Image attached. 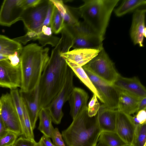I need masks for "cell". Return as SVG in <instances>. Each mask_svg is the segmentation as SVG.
Masks as SVG:
<instances>
[{
    "instance_id": "1",
    "label": "cell",
    "mask_w": 146,
    "mask_h": 146,
    "mask_svg": "<svg viewBox=\"0 0 146 146\" xmlns=\"http://www.w3.org/2000/svg\"><path fill=\"white\" fill-rule=\"evenodd\" d=\"M62 38L52 51L38 83L39 106L47 107L63 87L70 67L60 56Z\"/></svg>"
},
{
    "instance_id": "2",
    "label": "cell",
    "mask_w": 146,
    "mask_h": 146,
    "mask_svg": "<svg viewBox=\"0 0 146 146\" xmlns=\"http://www.w3.org/2000/svg\"><path fill=\"white\" fill-rule=\"evenodd\" d=\"M49 48L36 43L23 48L20 54L21 82L20 92L27 93L38 85L42 74L49 60Z\"/></svg>"
},
{
    "instance_id": "3",
    "label": "cell",
    "mask_w": 146,
    "mask_h": 146,
    "mask_svg": "<svg viewBox=\"0 0 146 146\" xmlns=\"http://www.w3.org/2000/svg\"><path fill=\"white\" fill-rule=\"evenodd\" d=\"M119 0H84L78 7L70 9L82 18L103 42L113 11Z\"/></svg>"
},
{
    "instance_id": "4",
    "label": "cell",
    "mask_w": 146,
    "mask_h": 146,
    "mask_svg": "<svg viewBox=\"0 0 146 146\" xmlns=\"http://www.w3.org/2000/svg\"><path fill=\"white\" fill-rule=\"evenodd\" d=\"M96 115L89 117L87 108L73 119L62 132L66 146H97L101 132Z\"/></svg>"
},
{
    "instance_id": "5",
    "label": "cell",
    "mask_w": 146,
    "mask_h": 146,
    "mask_svg": "<svg viewBox=\"0 0 146 146\" xmlns=\"http://www.w3.org/2000/svg\"><path fill=\"white\" fill-rule=\"evenodd\" d=\"M82 67L112 84L119 74L103 47L96 56Z\"/></svg>"
},
{
    "instance_id": "6",
    "label": "cell",
    "mask_w": 146,
    "mask_h": 146,
    "mask_svg": "<svg viewBox=\"0 0 146 146\" xmlns=\"http://www.w3.org/2000/svg\"><path fill=\"white\" fill-rule=\"evenodd\" d=\"M74 74L70 68L64 85L62 88L47 107L49 111L52 122L60 124L63 116L62 108L68 101L74 87L73 84Z\"/></svg>"
},
{
    "instance_id": "7",
    "label": "cell",
    "mask_w": 146,
    "mask_h": 146,
    "mask_svg": "<svg viewBox=\"0 0 146 146\" xmlns=\"http://www.w3.org/2000/svg\"><path fill=\"white\" fill-rule=\"evenodd\" d=\"M0 98L1 103L0 114L7 131L14 133L18 136L23 135L19 117L10 94H3Z\"/></svg>"
},
{
    "instance_id": "8",
    "label": "cell",
    "mask_w": 146,
    "mask_h": 146,
    "mask_svg": "<svg viewBox=\"0 0 146 146\" xmlns=\"http://www.w3.org/2000/svg\"><path fill=\"white\" fill-rule=\"evenodd\" d=\"M49 0H43L38 6L24 10L21 15L22 20L27 30L41 33L42 28L47 12Z\"/></svg>"
},
{
    "instance_id": "9",
    "label": "cell",
    "mask_w": 146,
    "mask_h": 146,
    "mask_svg": "<svg viewBox=\"0 0 146 146\" xmlns=\"http://www.w3.org/2000/svg\"><path fill=\"white\" fill-rule=\"evenodd\" d=\"M103 100V104L106 107L117 110L119 92L112 84L84 69Z\"/></svg>"
},
{
    "instance_id": "10",
    "label": "cell",
    "mask_w": 146,
    "mask_h": 146,
    "mask_svg": "<svg viewBox=\"0 0 146 146\" xmlns=\"http://www.w3.org/2000/svg\"><path fill=\"white\" fill-rule=\"evenodd\" d=\"M21 82L20 65L14 66L8 59L0 61V87L16 89L20 88Z\"/></svg>"
},
{
    "instance_id": "11",
    "label": "cell",
    "mask_w": 146,
    "mask_h": 146,
    "mask_svg": "<svg viewBox=\"0 0 146 146\" xmlns=\"http://www.w3.org/2000/svg\"><path fill=\"white\" fill-rule=\"evenodd\" d=\"M22 0H5L0 10V25L9 27L20 20L24 10Z\"/></svg>"
},
{
    "instance_id": "12",
    "label": "cell",
    "mask_w": 146,
    "mask_h": 146,
    "mask_svg": "<svg viewBox=\"0 0 146 146\" xmlns=\"http://www.w3.org/2000/svg\"><path fill=\"white\" fill-rule=\"evenodd\" d=\"M117 90L134 96L140 99L146 97V90L136 77L128 78L119 74L112 84Z\"/></svg>"
},
{
    "instance_id": "13",
    "label": "cell",
    "mask_w": 146,
    "mask_h": 146,
    "mask_svg": "<svg viewBox=\"0 0 146 146\" xmlns=\"http://www.w3.org/2000/svg\"><path fill=\"white\" fill-rule=\"evenodd\" d=\"M132 116L117 111L115 132L128 146L131 145L135 129Z\"/></svg>"
},
{
    "instance_id": "14",
    "label": "cell",
    "mask_w": 146,
    "mask_h": 146,
    "mask_svg": "<svg viewBox=\"0 0 146 146\" xmlns=\"http://www.w3.org/2000/svg\"><path fill=\"white\" fill-rule=\"evenodd\" d=\"M145 13V9H137L134 11L130 30V37L133 43L141 47L143 46L144 38L146 36Z\"/></svg>"
},
{
    "instance_id": "15",
    "label": "cell",
    "mask_w": 146,
    "mask_h": 146,
    "mask_svg": "<svg viewBox=\"0 0 146 146\" xmlns=\"http://www.w3.org/2000/svg\"><path fill=\"white\" fill-rule=\"evenodd\" d=\"M103 47L75 48L66 52L60 53V56L65 60L82 67L96 56Z\"/></svg>"
},
{
    "instance_id": "16",
    "label": "cell",
    "mask_w": 146,
    "mask_h": 146,
    "mask_svg": "<svg viewBox=\"0 0 146 146\" xmlns=\"http://www.w3.org/2000/svg\"><path fill=\"white\" fill-rule=\"evenodd\" d=\"M117 113V110L108 108L103 104L100 105L96 116L101 132H115Z\"/></svg>"
},
{
    "instance_id": "17",
    "label": "cell",
    "mask_w": 146,
    "mask_h": 146,
    "mask_svg": "<svg viewBox=\"0 0 146 146\" xmlns=\"http://www.w3.org/2000/svg\"><path fill=\"white\" fill-rule=\"evenodd\" d=\"M89 99L88 93L83 89L74 87L68 100L70 114L72 119L87 108Z\"/></svg>"
},
{
    "instance_id": "18",
    "label": "cell",
    "mask_w": 146,
    "mask_h": 146,
    "mask_svg": "<svg viewBox=\"0 0 146 146\" xmlns=\"http://www.w3.org/2000/svg\"><path fill=\"white\" fill-rule=\"evenodd\" d=\"M23 98L26 105L31 125L33 129L35 128L36 123L38 118L40 110L39 106V90L38 85L33 90L24 93L26 95Z\"/></svg>"
},
{
    "instance_id": "19",
    "label": "cell",
    "mask_w": 146,
    "mask_h": 146,
    "mask_svg": "<svg viewBox=\"0 0 146 146\" xmlns=\"http://www.w3.org/2000/svg\"><path fill=\"white\" fill-rule=\"evenodd\" d=\"M118 90L119 95L117 110L129 115L137 113L141 99L125 92Z\"/></svg>"
},
{
    "instance_id": "20",
    "label": "cell",
    "mask_w": 146,
    "mask_h": 146,
    "mask_svg": "<svg viewBox=\"0 0 146 146\" xmlns=\"http://www.w3.org/2000/svg\"><path fill=\"white\" fill-rule=\"evenodd\" d=\"M65 26L74 37H82L100 45L103 44L102 41L98 35L84 21L74 26L65 24Z\"/></svg>"
},
{
    "instance_id": "21",
    "label": "cell",
    "mask_w": 146,
    "mask_h": 146,
    "mask_svg": "<svg viewBox=\"0 0 146 146\" xmlns=\"http://www.w3.org/2000/svg\"><path fill=\"white\" fill-rule=\"evenodd\" d=\"M66 61L74 74L93 93L95 94L98 99L103 103V100L98 92L95 87L91 80L86 73L82 67L70 61Z\"/></svg>"
},
{
    "instance_id": "22",
    "label": "cell",
    "mask_w": 146,
    "mask_h": 146,
    "mask_svg": "<svg viewBox=\"0 0 146 146\" xmlns=\"http://www.w3.org/2000/svg\"><path fill=\"white\" fill-rule=\"evenodd\" d=\"M38 117L39 122L38 129L43 135L51 138L54 128L52 125L51 117L47 107L40 108Z\"/></svg>"
},
{
    "instance_id": "23",
    "label": "cell",
    "mask_w": 146,
    "mask_h": 146,
    "mask_svg": "<svg viewBox=\"0 0 146 146\" xmlns=\"http://www.w3.org/2000/svg\"><path fill=\"white\" fill-rule=\"evenodd\" d=\"M96 146H128L127 144L114 132H101Z\"/></svg>"
},
{
    "instance_id": "24",
    "label": "cell",
    "mask_w": 146,
    "mask_h": 146,
    "mask_svg": "<svg viewBox=\"0 0 146 146\" xmlns=\"http://www.w3.org/2000/svg\"><path fill=\"white\" fill-rule=\"evenodd\" d=\"M57 9L63 18L65 24L74 26L79 22L78 18L74 16L68 7L61 0H50Z\"/></svg>"
},
{
    "instance_id": "25",
    "label": "cell",
    "mask_w": 146,
    "mask_h": 146,
    "mask_svg": "<svg viewBox=\"0 0 146 146\" xmlns=\"http://www.w3.org/2000/svg\"><path fill=\"white\" fill-rule=\"evenodd\" d=\"M23 48L20 43L0 35V53L7 56L16 52L21 53Z\"/></svg>"
},
{
    "instance_id": "26",
    "label": "cell",
    "mask_w": 146,
    "mask_h": 146,
    "mask_svg": "<svg viewBox=\"0 0 146 146\" xmlns=\"http://www.w3.org/2000/svg\"><path fill=\"white\" fill-rule=\"evenodd\" d=\"M145 0H125L123 1L119 6L114 10L115 15L120 17L137 9L139 7L145 5Z\"/></svg>"
},
{
    "instance_id": "27",
    "label": "cell",
    "mask_w": 146,
    "mask_h": 146,
    "mask_svg": "<svg viewBox=\"0 0 146 146\" xmlns=\"http://www.w3.org/2000/svg\"><path fill=\"white\" fill-rule=\"evenodd\" d=\"M10 94L19 117L23 135L25 130V127L21 95L20 91L19 92L17 88L11 90Z\"/></svg>"
},
{
    "instance_id": "28",
    "label": "cell",
    "mask_w": 146,
    "mask_h": 146,
    "mask_svg": "<svg viewBox=\"0 0 146 146\" xmlns=\"http://www.w3.org/2000/svg\"><path fill=\"white\" fill-rule=\"evenodd\" d=\"M146 146V123L135 127L133 139L131 146Z\"/></svg>"
},
{
    "instance_id": "29",
    "label": "cell",
    "mask_w": 146,
    "mask_h": 146,
    "mask_svg": "<svg viewBox=\"0 0 146 146\" xmlns=\"http://www.w3.org/2000/svg\"><path fill=\"white\" fill-rule=\"evenodd\" d=\"M22 104L23 111L25 130L23 135L24 137L34 140V136L33 129L27 108L23 98L21 94Z\"/></svg>"
},
{
    "instance_id": "30",
    "label": "cell",
    "mask_w": 146,
    "mask_h": 146,
    "mask_svg": "<svg viewBox=\"0 0 146 146\" xmlns=\"http://www.w3.org/2000/svg\"><path fill=\"white\" fill-rule=\"evenodd\" d=\"M50 26L52 32L55 34L60 33L65 26L64 20L55 6L50 21Z\"/></svg>"
},
{
    "instance_id": "31",
    "label": "cell",
    "mask_w": 146,
    "mask_h": 146,
    "mask_svg": "<svg viewBox=\"0 0 146 146\" xmlns=\"http://www.w3.org/2000/svg\"><path fill=\"white\" fill-rule=\"evenodd\" d=\"M60 32L62 34L61 53L68 52L72 47L73 37L65 26Z\"/></svg>"
},
{
    "instance_id": "32",
    "label": "cell",
    "mask_w": 146,
    "mask_h": 146,
    "mask_svg": "<svg viewBox=\"0 0 146 146\" xmlns=\"http://www.w3.org/2000/svg\"><path fill=\"white\" fill-rule=\"evenodd\" d=\"M60 38L54 36H48L42 33L38 35L37 40L41 46L43 47L47 44L51 45L52 46H55L59 42Z\"/></svg>"
},
{
    "instance_id": "33",
    "label": "cell",
    "mask_w": 146,
    "mask_h": 146,
    "mask_svg": "<svg viewBox=\"0 0 146 146\" xmlns=\"http://www.w3.org/2000/svg\"><path fill=\"white\" fill-rule=\"evenodd\" d=\"M100 106L97 97L95 94H93L87 106V111L88 116L90 117L96 116Z\"/></svg>"
},
{
    "instance_id": "34",
    "label": "cell",
    "mask_w": 146,
    "mask_h": 146,
    "mask_svg": "<svg viewBox=\"0 0 146 146\" xmlns=\"http://www.w3.org/2000/svg\"><path fill=\"white\" fill-rule=\"evenodd\" d=\"M18 136L15 133L7 131L0 138V146L12 145L17 139Z\"/></svg>"
},
{
    "instance_id": "35",
    "label": "cell",
    "mask_w": 146,
    "mask_h": 146,
    "mask_svg": "<svg viewBox=\"0 0 146 146\" xmlns=\"http://www.w3.org/2000/svg\"><path fill=\"white\" fill-rule=\"evenodd\" d=\"M51 138L54 146H66L62 133H60L57 128H54Z\"/></svg>"
},
{
    "instance_id": "36",
    "label": "cell",
    "mask_w": 146,
    "mask_h": 146,
    "mask_svg": "<svg viewBox=\"0 0 146 146\" xmlns=\"http://www.w3.org/2000/svg\"><path fill=\"white\" fill-rule=\"evenodd\" d=\"M132 118L135 127L146 123V109L138 111Z\"/></svg>"
},
{
    "instance_id": "37",
    "label": "cell",
    "mask_w": 146,
    "mask_h": 146,
    "mask_svg": "<svg viewBox=\"0 0 146 146\" xmlns=\"http://www.w3.org/2000/svg\"><path fill=\"white\" fill-rule=\"evenodd\" d=\"M38 34L35 32L27 31L23 36L17 37L13 39L21 43L26 44L28 41L31 40H37Z\"/></svg>"
},
{
    "instance_id": "38",
    "label": "cell",
    "mask_w": 146,
    "mask_h": 146,
    "mask_svg": "<svg viewBox=\"0 0 146 146\" xmlns=\"http://www.w3.org/2000/svg\"><path fill=\"white\" fill-rule=\"evenodd\" d=\"M36 142L34 140L21 137L17 139L12 146H34Z\"/></svg>"
},
{
    "instance_id": "39",
    "label": "cell",
    "mask_w": 146,
    "mask_h": 146,
    "mask_svg": "<svg viewBox=\"0 0 146 146\" xmlns=\"http://www.w3.org/2000/svg\"><path fill=\"white\" fill-rule=\"evenodd\" d=\"M54 7L53 3L49 0L48 8L43 26L50 27V21Z\"/></svg>"
},
{
    "instance_id": "40",
    "label": "cell",
    "mask_w": 146,
    "mask_h": 146,
    "mask_svg": "<svg viewBox=\"0 0 146 146\" xmlns=\"http://www.w3.org/2000/svg\"><path fill=\"white\" fill-rule=\"evenodd\" d=\"M42 0H22L21 5L24 10L35 7L42 2Z\"/></svg>"
},
{
    "instance_id": "41",
    "label": "cell",
    "mask_w": 146,
    "mask_h": 146,
    "mask_svg": "<svg viewBox=\"0 0 146 146\" xmlns=\"http://www.w3.org/2000/svg\"><path fill=\"white\" fill-rule=\"evenodd\" d=\"M20 53L17 52L8 56V59L11 64L14 66H17L20 65Z\"/></svg>"
},
{
    "instance_id": "42",
    "label": "cell",
    "mask_w": 146,
    "mask_h": 146,
    "mask_svg": "<svg viewBox=\"0 0 146 146\" xmlns=\"http://www.w3.org/2000/svg\"><path fill=\"white\" fill-rule=\"evenodd\" d=\"M40 140L42 146H54L51 141L50 138L43 135Z\"/></svg>"
},
{
    "instance_id": "43",
    "label": "cell",
    "mask_w": 146,
    "mask_h": 146,
    "mask_svg": "<svg viewBox=\"0 0 146 146\" xmlns=\"http://www.w3.org/2000/svg\"><path fill=\"white\" fill-rule=\"evenodd\" d=\"M41 33L45 35L50 36L52 35V32L50 27L43 26L42 28Z\"/></svg>"
},
{
    "instance_id": "44",
    "label": "cell",
    "mask_w": 146,
    "mask_h": 146,
    "mask_svg": "<svg viewBox=\"0 0 146 146\" xmlns=\"http://www.w3.org/2000/svg\"><path fill=\"white\" fill-rule=\"evenodd\" d=\"M146 109V97L141 99L139 101L137 112L141 110Z\"/></svg>"
},
{
    "instance_id": "45",
    "label": "cell",
    "mask_w": 146,
    "mask_h": 146,
    "mask_svg": "<svg viewBox=\"0 0 146 146\" xmlns=\"http://www.w3.org/2000/svg\"><path fill=\"white\" fill-rule=\"evenodd\" d=\"M7 131L4 124L0 114V138Z\"/></svg>"
},
{
    "instance_id": "46",
    "label": "cell",
    "mask_w": 146,
    "mask_h": 146,
    "mask_svg": "<svg viewBox=\"0 0 146 146\" xmlns=\"http://www.w3.org/2000/svg\"><path fill=\"white\" fill-rule=\"evenodd\" d=\"M8 56L0 53V61L8 59Z\"/></svg>"
},
{
    "instance_id": "47",
    "label": "cell",
    "mask_w": 146,
    "mask_h": 146,
    "mask_svg": "<svg viewBox=\"0 0 146 146\" xmlns=\"http://www.w3.org/2000/svg\"><path fill=\"white\" fill-rule=\"evenodd\" d=\"M34 146H42L40 141L39 140L38 142H36Z\"/></svg>"
},
{
    "instance_id": "48",
    "label": "cell",
    "mask_w": 146,
    "mask_h": 146,
    "mask_svg": "<svg viewBox=\"0 0 146 146\" xmlns=\"http://www.w3.org/2000/svg\"><path fill=\"white\" fill-rule=\"evenodd\" d=\"M1 103L0 98V113L1 111Z\"/></svg>"
},
{
    "instance_id": "49",
    "label": "cell",
    "mask_w": 146,
    "mask_h": 146,
    "mask_svg": "<svg viewBox=\"0 0 146 146\" xmlns=\"http://www.w3.org/2000/svg\"><path fill=\"white\" fill-rule=\"evenodd\" d=\"M12 145H11V146H12Z\"/></svg>"
}]
</instances>
